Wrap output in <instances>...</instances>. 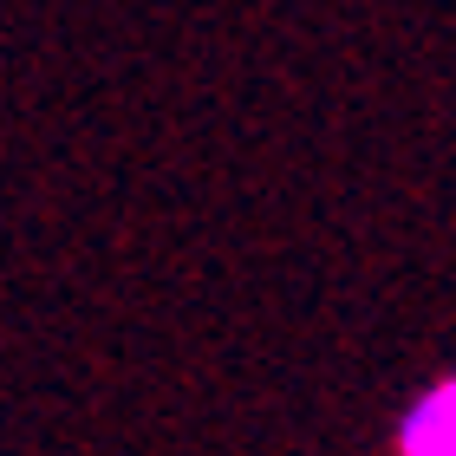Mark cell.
Here are the masks:
<instances>
[{"label": "cell", "mask_w": 456, "mask_h": 456, "mask_svg": "<svg viewBox=\"0 0 456 456\" xmlns=\"http://www.w3.org/2000/svg\"><path fill=\"white\" fill-rule=\"evenodd\" d=\"M398 456H456V371L430 379L398 418Z\"/></svg>", "instance_id": "6da1fadb"}]
</instances>
